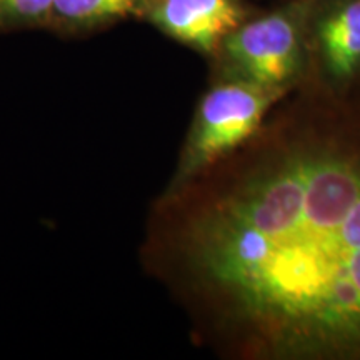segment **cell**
<instances>
[{
	"label": "cell",
	"instance_id": "1",
	"mask_svg": "<svg viewBox=\"0 0 360 360\" xmlns=\"http://www.w3.org/2000/svg\"><path fill=\"white\" fill-rule=\"evenodd\" d=\"M165 249L238 360H360V97L300 85L174 193Z\"/></svg>",
	"mask_w": 360,
	"mask_h": 360
},
{
	"label": "cell",
	"instance_id": "2",
	"mask_svg": "<svg viewBox=\"0 0 360 360\" xmlns=\"http://www.w3.org/2000/svg\"><path fill=\"white\" fill-rule=\"evenodd\" d=\"M310 0H277L257 8L233 29L210 58L212 80H242L290 94L307 69V12Z\"/></svg>",
	"mask_w": 360,
	"mask_h": 360
},
{
	"label": "cell",
	"instance_id": "3",
	"mask_svg": "<svg viewBox=\"0 0 360 360\" xmlns=\"http://www.w3.org/2000/svg\"><path fill=\"white\" fill-rule=\"evenodd\" d=\"M289 94L242 80H212L202 96L165 193H174L250 141Z\"/></svg>",
	"mask_w": 360,
	"mask_h": 360
},
{
	"label": "cell",
	"instance_id": "4",
	"mask_svg": "<svg viewBox=\"0 0 360 360\" xmlns=\"http://www.w3.org/2000/svg\"><path fill=\"white\" fill-rule=\"evenodd\" d=\"M302 85L330 97H360V0H310Z\"/></svg>",
	"mask_w": 360,
	"mask_h": 360
},
{
	"label": "cell",
	"instance_id": "5",
	"mask_svg": "<svg viewBox=\"0 0 360 360\" xmlns=\"http://www.w3.org/2000/svg\"><path fill=\"white\" fill-rule=\"evenodd\" d=\"M257 8L249 0H154L143 20L210 60L224 39Z\"/></svg>",
	"mask_w": 360,
	"mask_h": 360
},
{
	"label": "cell",
	"instance_id": "6",
	"mask_svg": "<svg viewBox=\"0 0 360 360\" xmlns=\"http://www.w3.org/2000/svg\"><path fill=\"white\" fill-rule=\"evenodd\" d=\"M154 0H53L51 25L84 32L127 19H146Z\"/></svg>",
	"mask_w": 360,
	"mask_h": 360
},
{
	"label": "cell",
	"instance_id": "7",
	"mask_svg": "<svg viewBox=\"0 0 360 360\" xmlns=\"http://www.w3.org/2000/svg\"><path fill=\"white\" fill-rule=\"evenodd\" d=\"M53 0H0V30L51 25Z\"/></svg>",
	"mask_w": 360,
	"mask_h": 360
}]
</instances>
